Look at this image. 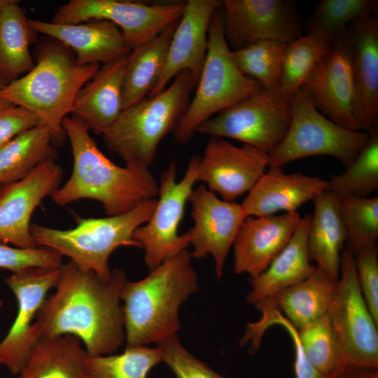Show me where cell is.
I'll use <instances>...</instances> for the list:
<instances>
[{"instance_id": "cell-1", "label": "cell", "mask_w": 378, "mask_h": 378, "mask_svg": "<svg viewBox=\"0 0 378 378\" xmlns=\"http://www.w3.org/2000/svg\"><path fill=\"white\" fill-rule=\"evenodd\" d=\"M127 280L117 268L103 279L71 260L62 264L55 291L46 298L34 323L38 337L70 335L90 356L113 354L125 341L120 302Z\"/></svg>"}, {"instance_id": "cell-2", "label": "cell", "mask_w": 378, "mask_h": 378, "mask_svg": "<svg viewBox=\"0 0 378 378\" xmlns=\"http://www.w3.org/2000/svg\"><path fill=\"white\" fill-rule=\"evenodd\" d=\"M62 125L70 141L74 167L69 180L50 195L55 204L94 200L107 216H115L158 195V183L149 168L114 164L99 150L84 123L73 115L66 116Z\"/></svg>"}, {"instance_id": "cell-3", "label": "cell", "mask_w": 378, "mask_h": 378, "mask_svg": "<svg viewBox=\"0 0 378 378\" xmlns=\"http://www.w3.org/2000/svg\"><path fill=\"white\" fill-rule=\"evenodd\" d=\"M192 258L186 249L144 279L125 283L121 300L126 347L157 344L178 335L180 307L199 290Z\"/></svg>"}, {"instance_id": "cell-4", "label": "cell", "mask_w": 378, "mask_h": 378, "mask_svg": "<svg viewBox=\"0 0 378 378\" xmlns=\"http://www.w3.org/2000/svg\"><path fill=\"white\" fill-rule=\"evenodd\" d=\"M69 49L58 41L46 43L32 69L0 90V97L35 114L57 144L65 136L62 121L70 114L77 94L101 67L78 65Z\"/></svg>"}, {"instance_id": "cell-5", "label": "cell", "mask_w": 378, "mask_h": 378, "mask_svg": "<svg viewBox=\"0 0 378 378\" xmlns=\"http://www.w3.org/2000/svg\"><path fill=\"white\" fill-rule=\"evenodd\" d=\"M197 82L182 71L160 92L123 109L102 135L108 150L125 164L149 168L162 139L173 132L190 102Z\"/></svg>"}, {"instance_id": "cell-6", "label": "cell", "mask_w": 378, "mask_h": 378, "mask_svg": "<svg viewBox=\"0 0 378 378\" xmlns=\"http://www.w3.org/2000/svg\"><path fill=\"white\" fill-rule=\"evenodd\" d=\"M156 203V198L149 199L122 214L98 218H78L77 225L69 230L32 223L30 231L39 246L66 255L79 267L107 279L111 274L108 259L114 250L120 246L141 248L133 234L148 221Z\"/></svg>"}, {"instance_id": "cell-7", "label": "cell", "mask_w": 378, "mask_h": 378, "mask_svg": "<svg viewBox=\"0 0 378 378\" xmlns=\"http://www.w3.org/2000/svg\"><path fill=\"white\" fill-rule=\"evenodd\" d=\"M193 98L173 131L175 141L188 143L199 126L215 114L264 87L244 75L231 56L224 34L223 14L216 10L208 34L206 57Z\"/></svg>"}, {"instance_id": "cell-8", "label": "cell", "mask_w": 378, "mask_h": 378, "mask_svg": "<svg viewBox=\"0 0 378 378\" xmlns=\"http://www.w3.org/2000/svg\"><path fill=\"white\" fill-rule=\"evenodd\" d=\"M292 117L288 132L270 155V166L283 167L300 158L329 155L347 167L369 138L367 132L353 131L337 125L314 105L301 88L291 97Z\"/></svg>"}, {"instance_id": "cell-9", "label": "cell", "mask_w": 378, "mask_h": 378, "mask_svg": "<svg viewBox=\"0 0 378 378\" xmlns=\"http://www.w3.org/2000/svg\"><path fill=\"white\" fill-rule=\"evenodd\" d=\"M291 117L290 97L262 87L204 122L196 133L237 139L270 155L284 139Z\"/></svg>"}, {"instance_id": "cell-10", "label": "cell", "mask_w": 378, "mask_h": 378, "mask_svg": "<svg viewBox=\"0 0 378 378\" xmlns=\"http://www.w3.org/2000/svg\"><path fill=\"white\" fill-rule=\"evenodd\" d=\"M328 314L342 362L378 368V325L359 286L354 255L349 246L341 253L340 276Z\"/></svg>"}, {"instance_id": "cell-11", "label": "cell", "mask_w": 378, "mask_h": 378, "mask_svg": "<svg viewBox=\"0 0 378 378\" xmlns=\"http://www.w3.org/2000/svg\"><path fill=\"white\" fill-rule=\"evenodd\" d=\"M200 157L192 155L183 178L176 181V164L173 159L161 176L160 198L153 213L145 224L134 232L133 238L144 249V261L149 271L153 270L190 245L188 232L178 235L186 202L197 182Z\"/></svg>"}, {"instance_id": "cell-12", "label": "cell", "mask_w": 378, "mask_h": 378, "mask_svg": "<svg viewBox=\"0 0 378 378\" xmlns=\"http://www.w3.org/2000/svg\"><path fill=\"white\" fill-rule=\"evenodd\" d=\"M186 1L149 4L139 1L71 0L61 6L51 22L78 24L106 20L121 31L132 50L153 39L181 18Z\"/></svg>"}, {"instance_id": "cell-13", "label": "cell", "mask_w": 378, "mask_h": 378, "mask_svg": "<svg viewBox=\"0 0 378 378\" xmlns=\"http://www.w3.org/2000/svg\"><path fill=\"white\" fill-rule=\"evenodd\" d=\"M59 272L60 267H31L11 273L5 279L17 299L18 312L0 342V365L15 376L22 370L40 340L34 323L47 293L55 288Z\"/></svg>"}, {"instance_id": "cell-14", "label": "cell", "mask_w": 378, "mask_h": 378, "mask_svg": "<svg viewBox=\"0 0 378 378\" xmlns=\"http://www.w3.org/2000/svg\"><path fill=\"white\" fill-rule=\"evenodd\" d=\"M223 27L232 51L261 41L288 43L302 36L292 0H225Z\"/></svg>"}, {"instance_id": "cell-15", "label": "cell", "mask_w": 378, "mask_h": 378, "mask_svg": "<svg viewBox=\"0 0 378 378\" xmlns=\"http://www.w3.org/2000/svg\"><path fill=\"white\" fill-rule=\"evenodd\" d=\"M189 201L194 221L188 232L190 244L193 246L190 255L200 259L211 254L215 262L216 275L220 279L227 253L248 216L241 204L219 199L204 184L193 189Z\"/></svg>"}, {"instance_id": "cell-16", "label": "cell", "mask_w": 378, "mask_h": 378, "mask_svg": "<svg viewBox=\"0 0 378 378\" xmlns=\"http://www.w3.org/2000/svg\"><path fill=\"white\" fill-rule=\"evenodd\" d=\"M302 88L325 116L340 127L360 131L354 116V86L348 28L332 43Z\"/></svg>"}, {"instance_id": "cell-17", "label": "cell", "mask_w": 378, "mask_h": 378, "mask_svg": "<svg viewBox=\"0 0 378 378\" xmlns=\"http://www.w3.org/2000/svg\"><path fill=\"white\" fill-rule=\"evenodd\" d=\"M269 165L270 155L256 147H239L211 137L200 159L197 182L205 183L223 200L234 202L251 190Z\"/></svg>"}, {"instance_id": "cell-18", "label": "cell", "mask_w": 378, "mask_h": 378, "mask_svg": "<svg viewBox=\"0 0 378 378\" xmlns=\"http://www.w3.org/2000/svg\"><path fill=\"white\" fill-rule=\"evenodd\" d=\"M63 172L55 160L46 161L24 178L4 185L0 195V241L22 248L40 247L32 236L35 209L59 188Z\"/></svg>"}, {"instance_id": "cell-19", "label": "cell", "mask_w": 378, "mask_h": 378, "mask_svg": "<svg viewBox=\"0 0 378 378\" xmlns=\"http://www.w3.org/2000/svg\"><path fill=\"white\" fill-rule=\"evenodd\" d=\"M222 5L219 0L186 1L164 69L148 97L162 91L182 71L190 72L197 83L206 57L210 22L214 13Z\"/></svg>"}, {"instance_id": "cell-20", "label": "cell", "mask_w": 378, "mask_h": 378, "mask_svg": "<svg viewBox=\"0 0 378 378\" xmlns=\"http://www.w3.org/2000/svg\"><path fill=\"white\" fill-rule=\"evenodd\" d=\"M354 86V116L358 130L378 123V20L363 16L348 27Z\"/></svg>"}, {"instance_id": "cell-21", "label": "cell", "mask_w": 378, "mask_h": 378, "mask_svg": "<svg viewBox=\"0 0 378 378\" xmlns=\"http://www.w3.org/2000/svg\"><path fill=\"white\" fill-rule=\"evenodd\" d=\"M302 218L298 211L248 216L233 244L234 273L254 277L263 272L286 246Z\"/></svg>"}, {"instance_id": "cell-22", "label": "cell", "mask_w": 378, "mask_h": 378, "mask_svg": "<svg viewBox=\"0 0 378 378\" xmlns=\"http://www.w3.org/2000/svg\"><path fill=\"white\" fill-rule=\"evenodd\" d=\"M29 22L35 32L50 36L71 48L78 65L104 64L130 52L120 29L106 20L57 24L29 19Z\"/></svg>"}, {"instance_id": "cell-23", "label": "cell", "mask_w": 378, "mask_h": 378, "mask_svg": "<svg viewBox=\"0 0 378 378\" xmlns=\"http://www.w3.org/2000/svg\"><path fill=\"white\" fill-rule=\"evenodd\" d=\"M328 190V181L302 172L286 174L283 167H269L248 192L241 205L248 216L297 211L304 203Z\"/></svg>"}, {"instance_id": "cell-24", "label": "cell", "mask_w": 378, "mask_h": 378, "mask_svg": "<svg viewBox=\"0 0 378 378\" xmlns=\"http://www.w3.org/2000/svg\"><path fill=\"white\" fill-rule=\"evenodd\" d=\"M127 55L104 64L74 99L70 113L95 134H103L122 111V85Z\"/></svg>"}, {"instance_id": "cell-25", "label": "cell", "mask_w": 378, "mask_h": 378, "mask_svg": "<svg viewBox=\"0 0 378 378\" xmlns=\"http://www.w3.org/2000/svg\"><path fill=\"white\" fill-rule=\"evenodd\" d=\"M311 214L301 222L282 251L260 274L249 278L251 286L246 300L256 304L279 291L297 284L309 277L316 266L310 263L307 251V234Z\"/></svg>"}, {"instance_id": "cell-26", "label": "cell", "mask_w": 378, "mask_h": 378, "mask_svg": "<svg viewBox=\"0 0 378 378\" xmlns=\"http://www.w3.org/2000/svg\"><path fill=\"white\" fill-rule=\"evenodd\" d=\"M339 199L328 190L314 199L307 240L310 261H315L316 267L334 282L339 279L341 253L347 241Z\"/></svg>"}, {"instance_id": "cell-27", "label": "cell", "mask_w": 378, "mask_h": 378, "mask_svg": "<svg viewBox=\"0 0 378 378\" xmlns=\"http://www.w3.org/2000/svg\"><path fill=\"white\" fill-rule=\"evenodd\" d=\"M88 356L75 336L41 337L15 378H87Z\"/></svg>"}, {"instance_id": "cell-28", "label": "cell", "mask_w": 378, "mask_h": 378, "mask_svg": "<svg viewBox=\"0 0 378 378\" xmlns=\"http://www.w3.org/2000/svg\"><path fill=\"white\" fill-rule=\"evenodd\" d=\"M178 22L127 55L122 85V110L146 98L155 87Z\"/></svg>"}, {"instance_id": "cell-29", "label": "cell", "mask_w": 378, "mask_h": 378, "mask_svg": "<svg viewBox=\"0 0 378 378\" xmlns=\"http://www.w3.org/2000/svg\"><path fill=\"white\" fill-rule=\"evenodd\" d=\"M336 283L316 267L315 271L304 280L279 291L263 301L279 311L281 310L287 319L299 330L328 313Z\"/></svg>"}, {"instance_id": "cell-30", "label": "cell", "mask_w": 378, "mask_h": 378, "mask_svg": "<svg viewBox=\"0 0 378 378\" xmlns=\"http://www.w3.org/2000/svg\"><path fill=\"white\" fill-rule=\"evenodd\" d=\"M57 157L52 132L40 123L0 148V183L17 182L41 164Z\"/></svg>"}, {"instance_id": "cell-31", "label": "cell", "mask_w": 378, "mask_h": 378, "mask_svg": "<svg viewBox=\"0 0 378 378\" xmlns=\"http://www.w3.org/2000/svg\"><path fill=\"white\" fill-rule=\"evenodd\" d=\"M34 32L18 1L13 0L0 14V75L8 82L34 66L29 51Z\"/></svg>"}, {"instance_id": "cell-32", "label": "cell", "mask_w": 378, "mask_h": 378, "mask_svg": "<svg viewBox=\"0 0 378 378\" xmlns=\"http://www.w3.org/2000/svg\"><path fill=\"white\" fill-rule=\"evenodd\" d=\"M331 43L320 36L307 33L286 43L279 90L291 97L302 88L310 73L329 50Z\"/></svg>"}, {"instance_id": "cell-33", "label": "cell", "mask_w": 378, "mask_h": 378, "mask_svg": "<svg viewBox=\"0 0 378 378\" xmlns=\"http://www.w3.org/2000/svg\"><path fill=\"white\" fill-rule=\"evenodd\" d=\"M368 133L367 142L351 164L327 181L328 190L338 197L365 198L378 188L377 128Z\"/></svg>"}, {"instance_id": "cell-34", "label": "cell", "mask_w": 378, "mask_h": 378, "mask_svg": "<svg viewBox=\"0 0 378 378\" xmlns=\"http://www.w3.org/2000/svg\"><path fill=\"white\" fill-rule=\"evenodd\" d=\"M162 362L160 349L148 346L126 347L120 354L88 356L87 378H147Z\"/></svg>"}, {"instance_id": "cell-35", "label": "cell", "mask_w": 378, "mask_h": 378, "mask_svg": "<svg viewBox=\"0 0 378 378\" xmlns=\"http://www.w3.org/2000/svg\"><path fill=\"white\" fill-rule=\"evenodd\" d=\"M377 6V0H323L310 18L308 33L320 36L332 44L354 22L373 15Z\"/></svg>"}, {"instance_id": "cell-36", "label": "cell", "mask_w": 378, "mask_h": 378, "mask_svg": "<svg viewBox=\"0 0 378 378\" xmlns=\"http://www.w3.org/2000/svg\"><path fill=\"white\" fill-rule=\"evenodd\" d=\"M285 45L279 41H261L231 50V56L244 75L258 80L265 88L279 89Z\"/></svg>"}, {"instance_id": "cell-37", "label": "cell", "mask_w": 378, "mask_h": 378, "mask_svg": "<svg viewBox=\"0 0 378 378\" xmlns=\"http://www.w3.org/2000/svg\"><path fill=\"white\" fill-rule=\"evenodd\" d=\"M340 210L349 247L353 252L376 244L378 238V197H339Z\"/></svg>"}, {"instance_id": "cell-38", "label": "cell", "mask_w": 378, "mask_h": 378, "mask_svg": "<svg viewBox=\"0 0 378 378\" xmlns=\"http://www.w3.org/2000/svg\"><path fill=\"white\" fill-rule=\"evenodd\" d=\"M298 332L305 356L322 377L339 365L340 346L328 313Z\"/></svg>"}, {"instance_id": "cell-39", "label": "cell", "mask_w": 378, "mask_h": 378, "mask_svg": "<svg viewBox=\"0 0 378 378\" xmlns=\"http://www.w3.org/2000/svg\"><path fill=\"white\" fill-rule=\"evenodd\" d=\"M162 363L173 372L176 378H228L224 377L191 354L180 342L178 335L157 344Z\"/></svg>"}, {"instance_id": "cell-40", "label": "cell", "mask_w": 378, "mask_h": 378, "mask_svg": "<svg viewBox=\"0 0 378 378\" xmlns=\"http://www.w3.org/2000/svg\"><path fill=\"white\" fill-rule=\"evenodd\" d=\"M62 265V255L49 248L12 247L0 241V268L12 273L31 267L59 268Z\"/></svg>"}, {"instance_id": "cell-41", "label": "cell", "mask_w": 378, "mask_h": 378, "mask_svg": "<svg viewBox=\"0 0 378 378\" xmlns=\"http://www.w3.org/2000/svg\"><path fill=\"white\" fill-rule=\"evenodd\" d=\"M358 281L367 307L378 325V253L376 244L354 253Z\"/></svg>"}, {"instance_id": "cell-42", "label": "cell", "mask_w": 378, "mask_h": 378, "mask_svg": "<svg viewBox=\"0 0 378 378\" xmlns=\"http://www.w3.org/2000/svg\"><path fill=\"white\" fill-rule=\"evenodd\" d=\"M41 123L29 110L14 104L0 111V148L15 137Z\"/></svg>"}, {"instance_id": "cell-43", "label": "cell", "mask_w": 378, "mask_h": 378, "mask_svg": "<svg viewBox=\"0 0 378 378\" xmlns=\"http://www.w3.org/2000/svg\"><path fill=\"white\" fill-rule=\"evenodd\" d=\"M267 328L278 324L283 326L292 338L295 349V378H321L322 376L315 370L304 354L300 343L298 329L281 312L272 308L268 311L264 318Z\"/></svg>"}, {"instance_id": "cell-44", "label": "cell", "mask_w": 378, "mask_h": 378, "mask_svg": "<svg viewBox=\"0 0 378 378\" xmlns=\"http://www.w3.org/2000/svg\"><path fill=\"white\" fill-rule=\"evenodd\" d=\"M321 378H378V368L356 366L341 361L333 371Z\"/></svg>"}, {"instance_id": "cell-45", "label": "cell", "mask_w": 378, "mask_h": 378, "mask_svg": "<svg viewBox=\"0 0 378 378\" xmlns=\"http://www.w3.org/2000/svg\"><path fill=\"white\" fill-rule=\"evenodd\" d=\"M11 105L13 104L10 102L2 97H0V111Z\"/></svg>"}, {"instance_id": "cell-46", "label": "cell", "mask_w": 378, "mask_h": 378, "mask_svg": "<svg viewBox=\"0 0 378 378\" xmlns=\"http://www.w3.org/2000/svg\"><path fill=\"white\" fill-rule=\"evenodd\" d=\"M13 0H0V14L4 8L10 4Z\"/></svg>"}, {"instance_id": "cell-47", "label": "cell", "mask_w": 378, "mask_h": 378, "mask_svg": "<svg viewBox=\"0 0 378 378\" xmlns=\"http://www.w3.org/2000/svg\"><path fill=\"white\" fill-rule=\"evenodd\" d=\"M8 83V80L0 75V90H1Z\"/></svg>"}, {"instance_id": "cell-48", "label": "cell", "mask_w": 378, "mask_h": 378, "mask_svg": "<svg viewBox=\"0 0 378 378\" xmlns=\"http://www.w3.org/2000/svg\"><path fill=\"white\" fill-rule=\"evenodd\" d=\"M3 188H4V185L0 183V195H1V192H2V190H3Z\"/></svg>"}, {"instance_id": "cell-49", "label": "cell", "mask_w": 378, "mask_h": 378, "mask_svg": "<svg viewBox=\"0 0 378 378\" xmlns=\"http://www.w3.org/2000/svg\"><path fill=\"white\" fill-rule=\"evenodd\" d=\"M3 303H4L3 301L0 299V309L3 306Z\"/></svg>"}]
</instances>
